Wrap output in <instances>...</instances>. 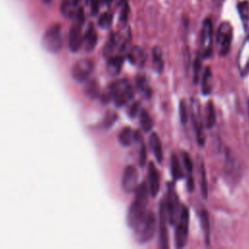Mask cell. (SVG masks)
Segmentation results:
<instances>
[{
	"label": "cell",
	"mask_w": 249,
	"mask_h": 249,
	"mask_svg": "<svg viewBox=\"0 0 249 249\" xmlns=\"http://www.w3.org/2000/svg\"><path fill=\"white\" fill-rule=\"evenodd\" d=\"M149 195V188L145 182H142L139 186H137L134 198L126 215V223L130 229L133 230L147 215Z\"/></svg>",
	"instance_id": "obj_1"
},
{
	"label": "cell",
	"mask_w": 249,
	"mask_h": 249,
	"mask_svg": "<svg viewBox=\"0 0 249 249\" xmlns=\"http://www.w3.org/2000/svg\"><path fill=\"white\" fill-rule=\"evenodd\" d=\"M133 95L132 86L129 81L121 79L108 85V87L101 92L100 99L104 103L113 100L116 106L121 107L130 101L133 98Z\"/></svg>",
	"instance_id": "obj_2"
},
{
	"label": "cell",
	"mask_w": 249,
	"mask_h": 249,
	"mask_svg": "<svg viewBox=\"0 0 249 249\" xmlns=\"http://www.w3.org/2000/svg\"><path fill=\"white\" fill-rule=\"evenodd\" d=\"M134 238L139 244L149 242L156 232V217L153 212H148L145 218L133 229Z\"/></svg>",
	"instance_id": "obj_3"
},
{
	"label": "cell",
	"mask_w": 249,
	"mask_h": 249,
	"mask_svg": "<svg viewBox=\"0 0 249 249\" xmlns=\"http://www.w3.org/2000/svg\"><path fill=\"white\" fill-rule=\"evenodd\" d=\"M233 36L232 26L229 21H223L217 30L216 33V45L218 49V53L221 56H226L231 46Z\"/></svg>",
	"instance_id": "obj_4"
},
{
	"label": "cell",
	"mask_w": 249,
	"mask_h": 249,
	"mask_svg": "<svg viewBox=\"0 0 249 249\" xmlns=\"http://www.w3.org/2000/svg\"><path fill=\"white\" fill-rule=\"evenodd\" d=\"M213 24L211 18H207L203 20L201 30H200V38H199V49L200 55L203 58H207L211 56L213 51Z\"/></svg>",
	"instance_id": "obj_5"
},
{
	"label": "cell",
	"mask_w": 249,
	"mask_h": 249,
	"mask_svg": "<svg viewBox=\"0 0 249 249\" xmlns=\"http://www.w3.org/2000/svg\"><path fill=\"white\" fill-rule=\"evenodd\" d=\"M189 222H190V212L188 207L182 206V211L180 218L175 225V246L177 248H183L188 242L189 236Z\"/></svg>",
	"instance_id": "obj_6"
},
{
	"label": "cell",
	"mask_w": 249,
	"mask_h": 249,
	"mask_svg": "<svg viewBox=\"0 0 249 249\" xmlns=\"http://www.w3.org/2000/svg\"><path fill=\"white\" fill-rule=\"evenodd\" d=\"M42 44L45 50L50 53H57L62 47V34L59 24H53L46 30L42 38Z\"/></svg>",
	"instance_id": "obj_7"
},
{
	"label": "cell",
	"mask_w": 249,
	"mask_h": 249,
	"mask_svg": "<svg viewBox=\"0 0 249 249\" xmlns=\"http://www.w3.org/2000/svg\"><path fill=\"white\" fill-rule=\"evenodd\" d=\"M166 209L168 215V222L169 224L175 226L180 218L182 206L180 205L179 197L174 188V184H168L167 188V197H166Z\"/></svg>",
	"instance_id": "obj_8"
},
{
	"label": "cell",
	"mask_w": 249,
	"mask_h": 249,
	"mask_svg": "<svg viewBox=\"0 0 249 249\" xmlns=\"http://www.w3.org/2000/svg\"><path fill=\"white\" fill-rule=\"evenodd\" d=\"M93 70V61L89 58L77 60L71 67V77L76 82H84L89 79Z\"/></svg>",
	"instance_id": "obj_9"
},
{
	"label": "cell",
	"mask_w": 249,
	"mask_h": 249,
	"mask_svg": "<svg viewBox=\"0 0 249 249\" xmlns=\"http://www.w3.org/2000/svg\"><path fill=\"white\" fill-rule=\"evenodd\" d=\"M159 216H160L159 247L161 249H166L168 248V236H167V227H166V221H167L168 215H167V209H166V202L163 199H161L160 202Z\"/></svg>",
	"instance_id": "obj_10"
},
{
	"label": "cell",
	"mask_w": 249,
	"mask_h": 249,
	"mask_svg": "<svg viewBox=\"0 0 249 249\" xmlns=\"http://www.w3.org/2000/svg\"><path fill=\"white\" fill-rule=\"evenodd\" d=\"M137 184H138V173L136 168L132 165H127L123 171L122 180H121L123 191L127 194L132 193L136 190Z\"/></svg>",
	"instance_id": "obj_11"
},
{
	"label": "cell",
	"mask_w": 249,
	"mask_h": 249,
	"mask_svg": "<svg viewBox=\"0 0 249 249\" xmlns=\"http://www.w3.org/2000/svg\"><path fill=\"white\" fill-rule=\"evenodd\" d=\"M237 67L241 76H246L249 73V36L243 41L238 54H237Z\"/></svg>",
	"instance_id": "obj_12"
},
{
	"label": "cell",
	"mask_w": 249,
	"mask_h": 249,
	"mask_svg": "<svg viewBox=\"0 0 249 249\" xmlns=\"http://www.w3.org/2000/svg\"><path fill=\"white\" fill-rule=\"evenodd\" d=\"M192 115H193V123H194V127L196 131V141L198 145L203 146L205 142V136L203 132V125L202 122L200 120V112H199V106L196 101L192 102Z\"/></svg>",
	"instance_id": "obj_13"
},
{
	"label": "cell",
	"mask_w": 249,
	"mask_h": 249,
	"mask_svg": "<svg viewBox=\"0 0 249 249\" xmlns=\"http://www.w3.org/2000/svg\"><path fill=\"white\" fill-rule=\"evenodd\" d=\"M82 24L79 21H76L69 30V49L75 53L82 47L84 42V37L82 34Z\"/></svg>",
	"instance_id": "obj_14"
},
{
	"label": "cell",
	"mask_w": 249,
	"mask_h": 249,
	"mask_svg": "<svg viewBox=\"0 0 249 249\" xmlns=\"http://www.w3.org/2000/svg\"><path fill=\"white\" fill-rule=\"evenodd\" d=\"M148 188L153 197H155L160 191V173L152 161L148 164Z\"/></svg>",
	"instance_id": "obj_15"
},
{
	"label": "cell",
	"mask_w": 249,
	"mask_h": 249,
	"mask_svg": "<svg viewBox=\"0 0 249 249\" xmlns=\"http://www.w3.org/2000/svg\"><path fill=\"white\" fill-rule=\"evenodd\" d=\"M225 174L228 178H235L238 173V164L234 156L231 151H227L225 160Z\"/></svg>",
	"instance_id": "obj_16"
},
{
	"label": "cell",
	"mask_w": 249,
	"mask_h": 249,
	"mask_svg": "<svg viewBox=\"0 0 249 249\" xmlns=\"http://www.w3.org/2000/svg\"><path fill=\"white\" fill-rule=\"evenodd\" d=\"M149 145L151 148V151L153 152L156 160L159 163L162 161V148H161V142L157 132H152L149 137Z\"/></svg>",
	"instance_id": "obj_17"
},
{
	"label": "cell",
	"mask_w": 249,
	"mask_h": 249,
	"mask_svg": "<svg viewBox=\"0 0 249 249\" xmlns=\"http://www.w3.org/2000/svg\"><path fill=\"white\" fill-rule=\"evenodd\" d=\"M128 59L131 63L137 66H143L146 61V53L144 50L138 46H135L127 53Z\"/></svg>",
	"instance_id": "obj_18"
},
{
	"label": "cell",
	"mask_w": 249,
	"mask_h": 249,
	"mask_svg": "<svg viewBox=\"0 0 249 249\" xmlns=\"http://www.w3.org/2000/svg\"><path fill=\"white\" fill-rule=\"evenodd\" d=\"M124 57L122 55H113L108 58L106 69L111 76H117L123 67Z\"/></svg>",
	"instance_id": "obj_19"
},
{
	"label": "cell",
	"mask_w": 249,
	"mask_h": 249,
	"mask_svg": "<svg viewBox=\"0 0 249 249\" xmlns=\"http://www.w3.org/2000/svg\"><path fill=\"white\" fill-rule=\"evenodd\" d=\"M84 41H85V48L88 52H90L95 48L97 43V33L92 23L89 24L86 34L84 36Z\"/></svg>",
	"instance_id": "obj_20"
},
{
	"label": "cell",
	"mask_w": 249,
	"mask_h": 249,
	"mask_svg": "<svg viewBox=\"0 0 249 249\" xmlns=\"http://www.w3.org/2000/svg\"><path fill=\"white\" fill-rule=\"evenodd\" d=\"M199 220L201 225V230L203 232V237L206 245H209L210 241V221H209V215L208 212L203 208L200 210L199 213Z\"/></svg>",
	"instance_id": "obj_21"
},
{
	"label": "cell",
	"mask_w": 249,
	"mask_h": 249,
	"mask_svg": "<svg viewBox=\"0 0 249 249\" xmlns=\"http://www.w3.org/2000/svg\"><path fill=\"white\" fill-rule=\"evenodd\" d=\"M118 140H119L120 144L124 147L130 146L132 144V142L135 140V131H133L128 126L124 127L118 135Z\"/></svg>",
	"instance_id": "obj_22"
},
{
	"label": "cell",
	"mask_w": 249,
	"mask_h": 249,
	"mask_svg": "<svg viewBox=\"0 0 249 249\" xmlns=\"http://www.w3.org/2000/svg\"><path fill=\"white\" fill-rule=\"evenodd\" d=\"M84 91H85V94L90 98V99H95L97 97H100L101 95V92H100V89H99V85L98 83L91 79V80H89L85 87H84Z\"/></svg>",
	"instance_id": "obj_23"
},
{
	"label": "cell",
	"mask_w": 249,
	"mask_h": 249,
	"mask_svg": "<svg viewBox=\"0 0 249 249\" xmlns=\"http://www.w3.org/2000/svg\"><path fill=\"white\" fill-rule=\"evenodd\" d=\"M118 43H119V35L116 33H112L103 49L104 57L109 58V57L113 56V53L118 46Z\"/></svg>",
	"instance_id": "obj_24"
},
{
	"label": "cell",
	"mask_w": 249,
	"mask_h": 249,
	"mask_svg": "<svg viewBox=\"0 0 249 249\" xmlns=\"http://www.w3.org/2000/svg\"><path fill=\"white\" fill-rule=\"evenodd\" d=\"M152 57H153V66L155 71H157L158 73H160L164 67V62H163L162 52L159 47L153 48Z\"/></svg>",
	"instance_id": "obj_25"
},
{
	"label": "cell",
	"mask_w": 249,
	"mask_h": 249,
	"mask_svg": "<svg viewBox=\"0 0 249 249\" xmlns=\"http://www.w3.org/2000/svg\"><path fill=\"white\" fill-rule=\"evenodd\" d=\"M237 10H238V14L241 18V21L243 23V26L245 29H247L248 22H249V2L247 0L240 1L237 4Z\"/></svg>",
	"instance_id": "obj_26"
},
{
	"label": "cell",
	"mask_w": 249,
	"mask_h": 249,
	"mask_svg": "<svg viewBox=\"0 0 249 249\" xmlns=\"http://www.w3.org/2000/svg\"><path fill=\"white\" fill-rule=\"evenodd\" d=\"M201 91L203 94H209L212 90V72L209 67H206L202 75Z\"/></svg>",
	"instance_id": "obj_27"
},
{
	"label": "cell",
	"mask_w": 249,
	"mask_h": 249,
	"mask_svg": "<svg viewBox=\"0 0 249 249\" xmlns=\"http://www.w3.org/2000/svg\"><path fill=\"white\" fill-rule=\"evenodd\" d=\"M216 123V113L215 107L211 100L208 101L206 105V117H205V125L207 128H211L214 126Z\"/></svg>",
	"instance_id": "obj_28"
},
{
	"label": "cell",
	"mask_w": 249,
	"mask_h": 249,
	"mask_svg": "<svg viewBox=\"0 0 249 249\" xmlns=\"http://www.w3.org/2000/svg\"><path fill=\"white\" fill-rule=\"evenodd\" d=\"M139 119H140V124H141L142 129L144 131H150L152 129V127L154 126V122H153L151 115L146 110L142 109L139 114Z\"/></svg>",
	"instance_id": "obj_29"
},
{
	"label": "cell",
	"mask_w": 249,
	"mask_h": 249,
	"mask_svg": "<svg viewBox=\"0 0 249 249\" xmlns=\"http://www.w3.org/2000/svg\"><path fill=\"white\" fill-rule=\"evenodd\" d=\"M199 183H200V191L202 194V196L204 198L207 197L208 190H207V180H206V171L203 162L201 161L199 163Z\"/></svg>",
	"instance_id": "obj_30"
},
{
	"label": "cell",
	"mask_w": 249,
	"mask_h": 249,
	"mask_svg": "<svg viewBox=\"0 0 249 249\" xmlns=\"http://www.w3.org/2000/svg\"><path fill=\"white\" fill-rule=\"evenodd\" d=\"M171 173L174 179H181L184 176L179 160L175 154L171 156Z\"/></svg>",
	"instance_id": "obj_31"
},
{
	"label": "cell",
	"mask_w": 249,
	"mask_h": 249,
	"mask_svg": "<svg viewBox=\"0 0 249 249\" xmlns=\"http://www.w3.org/2000/svg\"><path fill=\"white\" fill-rule=\"evenodd\" d=\"M136 85H137V88L138 89L144 94V96L146 98H149L151 96V89L146 81V79L142 76L140 77H137L136 79Z\"/></svg>",
	"instance_id": "obj_32"
},
{
	"label": "cell",
	"mask_w": 249,
	"mask_h": 249,
	"mask_svg": "<svg viewBox=\"0 0 249 249\" xmlns=\"http://www.w3.org/2000/svg\"><path fill=\"white\" fill-rule=\"evenodd\" d=\"M112 23V15L108 12L103 13L98 18V25L104 29L109 28Z\"/></svg>",
	"instance_id": "obj_33"
},
{
	"label": "cell",
	"mask_w": 249,
	"mask_h": 249,
	"mask_svg": "<svg viewBox=\"0 0 249 249\" xmlns=\"http://www.w3.org/2000/svg\"><path fill=\"white\" fill-rule=\"evenodd\" d=\"M129 15V6L126 0H123L121 3V10H120V21L125 23Z\"/></svg>",
	"instance_id": "obj_34"
},
{
	"label": "cell",
	"mask_w": 249,
	"mask_h": 249,
	"mask_svg": "<svg viewBox=\"0 0 249 249\" xmlns=\"http://www.w3.org/2000/svg\"><path fill=\"white\" fill-rule=\"evenodd\" d=\"M117 119H118V115H117L115 112L110 111V112H108V113L105 115V118H104V120H103V125H104L106 128H109V127H111V126L115 124V122L117 121Z\"/></svg>",
	"instance_id": "obj_35"
},
{
	"label": "cell",
	"mask_w": 249,
	"mask_h": 249,
	"mask_svg": "<svg viewBox=\"0 0 249 249\" xmlns=\"http://www.w3.org/2000/svg\"><path fill=\"white\" fill-rule=\"evenodd\" d=\"M179 115H180V120L182 124H185L188 120V110H187V105L184 102V100L180 101L179 104Z\"/></svg>",
	"instance_id": "obj_36"
},
{
	"label": "cell",
	"mask_w": 249,
	"mask_h": 249,
	"mask_svg": "<svg viewBox=\"0 0 249 249\" xmlns=\"http://www.w3.org/2000/svg\"><path fill=\"white\" fill-rule=\"evenodd\" d=\"M183 162H184V165H185L188 173L191 175L193 172V168H194L193 161H192L189 154L186 152H183Z\"/></svg>",
	"instance_id": "obj_37"
},
{
	"label": "cell",
	"mask_w": 249,
	"mask_h": 249,
	"mask_svg": "<svg viewBox=\"0 0 249 249\" xmlns=\"http://www.w3.org/2000/svg\"><path fill=\"white\" fill-rule=\"evenodd\" d=\"M200 69H201V62H200L199 57H197L194 64V82L195 83H197V81H198Z\"/></svg>",
	"instance_id": "obj_38"
},
{
	"label": "cell",
	"mask_w": 249,
	"mask_h": 249,
	"mask_svg": "<svg viewBox=\"0 0 249 249\" xmlns=\"http://www.w3.org/2000/svg\"><path fill=\"white\" fill-rule=\"evenodd\" d=\"M139 109H140V104H139V102H134V103H132V104L129 106L128 110H127V114H128L129 118H135V116H136V115L138 114V112H139Z\"/></svg>",
	"instance_id": "obj_39"
},
{
	"label": "cell",
	"mask_w": 249,
	"mask_h": 249,
	"mask_svg": "<svg viewBox=\"0 0 249 249\" xmlns=\"http://www.w3.org/2000/svg\"><path fill=\"white\" fill-rule=\"evenodd\" d=\"M146 160H147V152H146V148H145L144 144H142L140 152H139V165L144 166L146 163Z\"/></svg>",
	"instance_id": "obj_40"
},
{
	"label": "cell",
	"mask_w": 249,
	"mask_h": 249,
	"mask_svg": "<svg viewBox=\"0 0 249 249\" xmlns=\"http://www.w3.org/2000/svg\"><path fill=\"white\" fill-rule=\"evenodd\" d=\"M99 9V0H91L90 4V10L92 15H96Z\"/></svg>",
	"instance_id": "obj_41"
},
{
	"label": "cell",
	"mask_w": 249,
	"mask_h": 249,
	"mask_svg": "<svg viewBox=\"0 0 249 249\" xmlns=\"http://www.w3.org/2000/svg\"><path fill=\"white\" fill-rule=\"evenodd\" d=\"M224 1H225V0H212L213 4H214L216 7H221V6L223 5Z\"/></svg>",
	"instance_id": "obj_42"
},
{
	"label": "cell",
	"mask_w": 249,
	"mask_h": 249,
	"mask_svg": "<svg viewBox=\"0 0 249 249\" xmlns=\"http://www.w3.org/2000/svg\"><path fill=\"white\" fill-rule=\"evenodd\" d=\"M68 1H69V3L71 4V6L76 7V6L78 5V3H79V1H80V0H68Z\"/></svg>",
	"instance_id": "obj_43"
},
{
	"label": "cell",
	"mask_w": 249,
	"mask_h": 249,
	"mask_svg": "<svg viewBox=\"0 0 249 249\" xmlns=\"http://www.w3.org/2000/svg\"><path fill=\"white\" fill-rule=\"evenodd\" d=\"M105 1H106V3H107V4H110V3L112 2V0H105Z\"/></svg>",
	"instance_id": "obj_44"
},
{
	"label": "cell",
	"mask_w": 249,
	"mask_h": 249,
	"mask_svg": "<svg viewBox=\"0 0 249 249\" xmlns=\"http://www.w3.org/2000/svg\"><path fill=\"white\" fill-rule=\"evenodd\" d=\"M45 3H50L51 2V0H43Z\"/></svg>",
	"instance_id": "obj_45"
}]
</instances>
